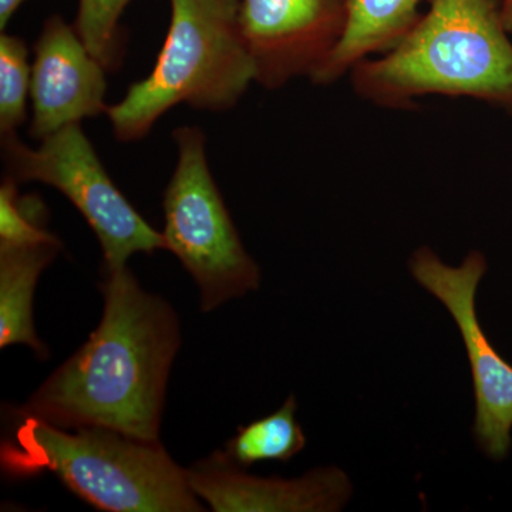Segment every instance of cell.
Instances as JSON below:
<instances>
[{
  "mask_svg": "<svg viewBox=\"0 0 512 512\" xmlns=\"http://www.w3.org/2000/svg\"><path fill=\"white\" fill-rule=\"evenodd\" d=\"M295 413L296 399L291 394L275 413L239 427L225 446V456L241 468L264 461L291 460L306 447V436Z\"/></svg>",
  "mask_w": 512,
  "mask_h": 512,
  "instance_id": "cell-13",
  "label": "cell"
},
{
  "mask_svg": "<svg viewBox=\"0 0 512 512\" xmlns=\"http://www.w3.org/2000/svg\"><path fill=\"white\" fill-rule=\"evenodd\" d=\"M178 160L164 194L165 249L200 289L202 313L256 291L261 272L245 251L205 156L200 128L174 131Z\"/></svg>",
  "mask_w": 512,
  "mask_h": 512,
  "instance_id": "cell-5",
  "label": "cell"
},
{
  "mask_svg": "<svg viewBox=\"0 0 512 512\" xmlns=\"http://www.w3.org/2000/svg\"><path fill=\"white\" fill-rule=\"evenodd\" d=\"M420 0H348V23L339 45L313 73L316 84H330L372 55L387 52L419 20Z\"/></svg>",
  "mask_w": 512,
  "mask_h": 512,
  "instance_id": "cell-11",
  "label": "cell"
},
{
  "mask_svg": "<svg viewBox=\"0 0 512 512\" xmlns=\"http://www.w3.org/2000/svg\"><path fill=\"white\" fill-rule=\"evenodd\" d=\"M9 177L55 187L80 211L103 249L106 271L124 268L138 252L165 249L163 234L151 228L104 170L79 123L60 128L30 148L16 134L2 137Z\"/></svg>",
  "mask_w": 512,
  "mask_h": 512,
  "instance_id": "cell-6",
  "label": "cell"
},
{
  "mask_svg": "<svg viewBox=\"0 0 512 512\" xmlns=\"http://www.w3.org/2000/svg\"><path fill=\"white\" fill-rule=\"evenodd\" d=\"M104 70L77 30L59 16L47 20L35 46L30 79L32 136L43 140L60 128L106 111Z\"/></svg>",
  "mask_w": 512,
  "mask_h": 512,
  "instance_id": "cell-9",
  "label": "cell"
},
{
  "mask_svg": "<svg viewBox=\"0 0 512 512\" xmlns=\"http://www.w3.org/2000/svg\"><path fill=\"white\" fill-rule=\"evenodd\" d=\"M504 22L507 29L512 32V0H504Z\"/></svg>",
  "mask_w": 512,
  "mask_h": 512,
  "instance_id": "cell-18",
  "label": "cell"
},
{
  "mask_svg": "<svg viewBox=\"0 0 512 512\" xmlns=\"http://www.w3.org/2000/svg\"><path fill=\"white\" fill-rule=\"evenodd\" d=\"M508 33L504 0H430L397 45L350 70L353 89L384 109L437 94L485 101L512 116Z\"/></svg>",
  "mask_w": 512,
  "mask_h": 512,
  "instance_id": "cell-2",
  "label": "cell"
},
{
  "mask_svg": "<svg viewBox=\"0 0 512 512\" xmlns=\"http://www.w3.org/2000/svg\"><path fill=\"white\" fill-rule=\"evenodd\" d=\"M47 210L35 195H20L18 181L6 177L0 187V247L60 242L46 228Z\"/></svg>",
  "mask_w": 512,
  "mask_h": 512,
  "instance_id": "cell-14",
  "label": "cell"
},
{
  "mask_svg": "<svg viewBox=\"0 0 512 512\" xmlns=\"http://www.w3.org/2000/svg\"><path fill=\"white\" fill-rule=\"evenodd\" d=\"M410 272L456 322L473 376L474 439L485 456L504 460L512 444V366L498 355L478 320L476 296L487 272L485 256L473 251L460 266H450L423 247L410 259Z\"/></svg>",
  "mask_w": 512,
  "mask_h": 512,
  "instance_id": "cell-7",
  "label": "cell"
},
{
  "mask_svg": "<svg viewBox=\"0 0 512 512\" xmlns=\"http://www.w3.org/2000/svg\"><path fill=\"white\" fill-rule=\"evenodd\" d=\"M28 49L19 37H0V131L15 134L26 119V97L30 92Z\"/></svg>",
  "mask_w": 512,
  "mask_h": 512,
  "instance_id": "cell-15",
  "label": "cell"
},
{
  "mask_svg": "<svg viewBox=\"0 0 512 512\" xmlns=\"http://www.w3.org/2000/svg\"><path fill=\"white\" fill-rule=\"evenodd\" d=\"M171 25L156 67L107 107L114 134L136 141L181 103L231 109L255 82V69L239 25V0H170Z\"/></svg>",
  "mask_w": 512,
  "mask_h": 512,
  "instance_id": "cell-4",
  "label": "cell"
},
{
  "mask_svg": "<svg viewBox=\"0 0 512 512\" xmlns=\"http://www.w3.org/2000/svg\"><path fill=\"white\" fill-rule=\"evenodd\" d=\"M348 0H239V25L255 82L278 89L312 77L339 45Z\"/></svg>",
  "mask_w": 512,
  "mask_h": 512,
  "instance_id": "cell-8",
  "label": "cell"
},
{
  "mask_svg": "<svg viewBox=\"0 0 512 512\" xmlns=\"http://www.w3.org/2000/svg\"><path fill=\"white\" fill-rule=\"evenodd\" d=\"M15 419L0 447V466L12 478L50 473L101 511L201 512L188 470L157 441L104 427L63 429L40 417Z\"/></svg>",
  "mask_w": 512,
  "mask_h": 512,
  "instance_id": "cell-3",
  "label": "cell"
},
{
  "mask_svg": "<svg viewBox=\"0 0 512 512\" xmlns=\"http://www.w3.org/2000/svg\"><path fill=\"white\" fill-rule=\"evenodd\" d=\"M194 493L215 512H335L352 497L349 477L336 467L316 468L306 476H249L215 451L188 468Z\"/></svg>",
  "mask_w": 512,
  "mask_h": 512,
  "instance_id": "cell-10",
  "label": "cell"
},
{
  "mask_svg": "<svg viewBox=\"0 0 512 512\" xmlns=\"http://www.w3.org/2000/svg\"><path fill=\"white\" fill-rule=\"evenodd\" d=\"M23 2H25V0H0V29L3 30L8 26L13 13L18 10Z\"/></svg>",
  "mask_w": 512,
  "mask_h": 512,
  "instance_id": "cell-17",
  "label": "cell"
},
{
  "mask_svg": "<svg viewBox=\"0 0 512 512\" xmlns=\"http://www.w3.org/2000/svg\"><path fill=\"white\" fill-rule=\"evenodd\" d=\"M60 249L62 242L0 247V348L26 345L40 359L49 356V349L37 338L33 295L40 275Z\"/></svg>",
  "mask_w": 512,
  "mask_h": 512,
  "instance_id": "cell-12",
  "label": "cell"
},
{
  "mask_svg": "<svg viewBox=\"0 0 512 512\" xmlns=\"http://www.w3.org/2000/svg\"><path fill=\"white\" fill-rule=\"evenodd\" d=\"M131 0H80L76 30L106 69L119 57V19Z\"/></svg>",
  "mask_w": 512,
  "mask_h": 512,
  "instance_id": "cell-16",
  "label": "cell"
},
{
  "mask_svg": "<svg viewBox=\"0 0 512 512\" xmlns=\"http://www.w3.org/2000/svg\"><path fill=\"white\" fill-rule=\"evenodd\" d=\"M106 272L100 325L13 413L63 429L104 427L157 441L180 349L178 318L170 303L141 288L127 266Z\"/></svg>",
  "mask_w": 512,
  "mask_h": 512,
  "instance_id": "cell-1",
  "label": "cell"
}]
</instances>
